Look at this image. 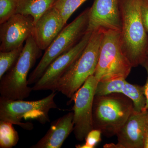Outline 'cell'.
<instances>
[{"label":"cell","mask_w":148,"mask_h":148,"mask_svg":"<svg viewBox=\"0 0 148 148\" xmlns=\"http://www.w3.org/2000/svg\"><path fill=\"white\" fill-rule=\"evenodd\" d=\"M24 46L8 51H0V79L16 63Z\"/></svg>","instance_id":"cell-19"},{"label":"cell","mask_w":148,"mask_h":148,"mask_svg":"<svg viewBox=\"0 0 148 148\" xmlns=\"http://www.w3.org/2000/svg\"><path fill=\"white\" fill-rule=\"evenodd\" d=\"M121 93L132 101L134 111L137 112L145 111L147 98L144 86L132 84L126 81Z\"/></svg>","instance_id":"cell-16"},{"label":"cell","mask_w":148,"mask_h":148,"mask_svg":"<svg viewBox=\"0 0 148 148\" xmlns=\"http://www.w3.org/2000/svg\"><path fill=\"white\" fill-rule=\"evenodd\" d=\"M66 24L61 14L53 7L35 23L32 36L39 48L45 50Z\"/></svg>","instance_id":"cell-13"},{"label":"cell","mask_w":148,"mask_h":148,"mask_svg":"<svg viewBox=\"0 0 148 148\" xmlns=\"http://www.w3.org/2000/svg\"><path fill=\"white\" fill-rule=\"evenodd\" d=\"M141 66H143L145 69L147 73V79L146 80L145 84L144 86V90H145V94L146 98H147V104L145 111L148 110V54L146 56L145 60L143 61Z\"/></svg>","instance_id":"cell-24"},{"label":"cell","mask_w":148,"mask_h":148,"mask_svg":"<svg viewBox=\"0 0 148 148\" xmlns=\"http://www.w3.org/2000/svg\"><path fill=\"white\" fill-rule=\"evenodd\" d=\"M57 0H18L16 13L32 16L35 23Z\"/></svg>","instance_id":"cell-15"},{"label":"cell","mask_w":148,"mask_h":148,"mask_svg":"<svg viewBox=\"0 0 148 148\" xmlns=\"http://www.w3.org/2000/svg\"><path fill=\"white\" fill-rule=\"evenodd\" d=\"M126 81L124 79L98 82L95 89V96H103L114 93H121Z\"/></svg>","instance_id":"cell-18"},{"label":"cell","mask_w":148,"mask_h":148,"mask_svg":"<svg viewBox=\"0 0 148 148\" xmlns=\"http://www.w3.org/2000/svg\"><path fill=\"white\" fill-rule=\"evenodd\" d=\"M123 0H95L89 8L87 32L98 29L116 31L121 29V5Z\"/></svg>","instance_id":"cell-10"},{"label":"cell","mask_w":148,"mask_h":148,"mask_svg":"<svg viewBox=\"0 0 148 148\" xmlns=\"http://www.w3.org/2000/svg\"><path fill=\"white\" fill-rule=\"evenodd\" d=\"M132 68L123 50L120 32L104 31L98 64L93 75L98 81L126 79Z\"/></svg>","instance_id":"cell-5"},{"label":"cell","mask_w":148,"mask_h":148,"mask_svg":"<svg viewBox=\"0 0 148 148\" xmlns=\"http://www.w3.org/2000/svg\"><path fill=\"white\" fill-rule=\"evenodd\" d=\"M92 32H87L73 48L62 54L48 66L39 79L32 87V90L56 91L59 80L71 69L83 52L89 42Z\"/></svg>","instance_id":"cell-9"},{"label":"cell","mask_w":148,"mask_h":148,"mask_svg":"<svg viewBox=\"0 0 148 148\" xmlns=\"http://www.w3.org/2000/svg\"><path fill=\"white\" fill-rule=\"evenodd\" d=\"M34 27L32 16L16 13L1 24L0 51H8L23 46L32 36Z\"/></svg>","instance_id":"cell-11"},{"label":"cell","mask_w":148,"mask_h":148,"mask_svg":"<svg viewBox=\"0 0 148 148\" xmlns=\"http://www.w3.org/2000/svg\"><path fill=\"white\" fill-rule=\"evenodd\" d=\"M55 92L39 100L25 101L0 98V120L11 123L24 129L31 130V123L22 122V119L34 120L41 124L50 121L49 113L51 109L58 108L54 101Z\"/></svg>","instance_id":"cell-6"},{"label":"cell","mask_w":148,"mask_h":148,"mask_svg":"<svg viewBox=\"0 0 148 148\" xmlns=\"http://www.w3.org/2000/svg\"><path fill=\"white\" fill-rule=\"evenodd\" d=\"M147 54H148V49L147 50Z\"/></svg>","instance_id":"cell-27"},{"label":"cell","mask_w":148,"mask_h":148,"mask_svg":"<svg viewBox=\"0 0 148 148\" xmlns=\"http://www.w3.org/2000/svg\"><path fill=\"white\" fill-rule=\"evenodd\" d=\"M148 110L142 112L133 111L127 121L117 133L116 144L106 145L104 147L144 148V140Z\"/></svg>","instance_id":"cell-12"},{"label":"cell","mask_w":148,"mask_h":148,"mask_svg":"<svg viewBox=\"0 0 148 148\" xmlns=\"http://www.w3.org/2000/svg\"><path fill=\"white\" fill-rule=\"evenodd\" d=\"M134 111L133 103L121 93L95 96L92 109L93 129L106 137L116 135Z\"/></svg>","instance_id":"cell-2"},{"label":"cell","mask_w":148,"mask_h":148,"mask_svg":"<svg viewBox=\"0 0 148 148\" xmlns=\"http://www.w3.org/2000/svg\"><path fill=\"white\" fill-rule=\"evenodd\" d=\"M89 13L88 8L64 27L46 49L39 63L30 74L29 85L36 82L54 60L71 49L81 40L87 32Z\"/></svg>","instance_id":"cell-7"},{"label":"cell","mask_w":148,"mask_h":148,"mask_svg":"<svg viewBox=\"0 0 148 148\" xmlns=\"http://www.w3.org/2000/svg\"><path fill=\"white\" fill-rule=\"evenodd\" d=\"M98 82L94 75L90 76L71 99L74 103L73 132L78 141L85 140L93 129L92 109Z\"/></svg>","instance_id":"cell-8"},{"label":"cell","mask_w":148,"mask_h":148,"mask_svg":"<svg viewBox=\"0 0 148 148\" xmlns=\"http://www.w3.org/2000/svg\"><path fill=\"white\" fill-rule=\"evenodd\" d=\"M42 51L30 36L16 63L0 79L1 97L13 100H24L29 97L33 90L28 86V74L41 56Z\"/></svg>","instance_id":"cell-3"},{"label":"cell","mask_w":148,"mask_h":148,"mask_svg":"<svg viewBox=\"0 0 148 148\" xmlns=\"http://www.w3.org/2000/svg\"><path fill=\"white\" fill-rule=\"evenodd\" d=\"M144 148H148V116L146 123L144 140Z\"/></svg>","instance_id":"cell-25"},{"label":"cell","mask_w":148,"mask_h":148,"mask_svg":"<svg viewBox=\"0 0 148 148\" xmlns=\"http://www.w3.org/2000/svg\"><path fill=\"white\" fill-rule=\"evenodd\" d=\"M87 0H57L53 7L63 17L65 23L74 12Z\"/></svg>","instance_id":"cell-20"},{"label":"cell","mask_w":148,"mask_h":148,"mask_svg":"<svg viewBox=\"0 0 148 148\" xmlns=\"http://www.w3.org/2000/svg\"><path fill=\"white\" fill-rule=\"evenodd\" d=\"M104 31L92 32L89 42L73 66L57 83L56 91L71 99L89 77L94 75L99 58Z\"/></svg>","instance_id":"cell-4"},{"label":"cell","mask_w":148,"mask_h":148,"mask_svg":"<svg viewBox=\"0 0 148 148\" xmlns=\"http://www.w3.org/2000/svg\"><path fill=\"white\" fill-rule=\"evenodd\" d=\"M18 0H0V24L16 13Z\"/></svg>","instance_id":"cell-21"},{"label":"cell","mask_w":148,"mask_h":148,"mask_svg":"<svg viewBox=\"0 0 148 148\" xmlns=\"http://www.w3.org/2000/svg\"><path fill=\"white\" fill-rule=\"evenodd\" d=\"M9 122L0 120V148H11L17 145L19 136Z\"/></svg>","instance_id":"cell-17"},{"label":"cell","mask_w":148,"mask_h":148,"mask_svg":"<svg viewBox=\"0 0 148 148\" xmlns=\"http://www.w3.org/2000/svg\"><path fill=\"white\" fill-rule=\"evenodd\" d=\"M143 1L148 4V0H143Z\"/></svg>","instance_id":"cell-26"},{"label":"cell","mask_w":148,"mask_h":148,"mask_svg":"<svg viewBox=\"0 0 148 148\" xmlns=\"http://www.w3.org/2000/svg\"><path fill=\"white\" fill-rule=\"evenodd\" d=\"M102 132L98 129H93L88 134L85 140V143L76 146L77 148H94L101 141Z\"/></svg>","instance_id":"cell-22"},{"label":"cell","mask_w":148,"mask_h":148,"mask_svg":"<svg viewBox=\"0 0 148 148\" xmlns=\"http://www.w3.org/2000/svg\"><path fill=\"white\" fill-rule=\"evenodd\" d=\"M143 0H123L121 40L132 68L141 65L148 49V34L141 16Z\"/></svg>","instance_id":"cell-1"},{"label":"cell","mask_w":148,"mask_h":148,"mask_svg":"<svg viewBox=\"0 0 148 148\" xmlns=\"http://www.w3.org/2000/svg\"><path fill=\"white\" fill-rule=\"evenodd\" d=\"M73 112H71L51 123L45 135L32 148H60L73 131Z\"/></svg>","instance_id":"cell-14"},{"label":"cell","mask_w":148,"mask_h":148,"mask_svg":"<svg viewBox=\"0 0 148 148\" xmlns=\"http://www.w3.org/2000/svg\"><path fill=\"white\" fill-rule=\"evenodd\" d=\"M141 16L144 27L148 34V4L142 1Z\"/></svg>","instance_id":"cell-23"}]
</instances>
